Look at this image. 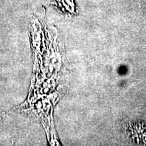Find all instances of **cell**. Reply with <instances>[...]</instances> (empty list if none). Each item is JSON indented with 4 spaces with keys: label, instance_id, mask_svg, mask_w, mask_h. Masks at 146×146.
<instances>
[{
    "label": "cell",
    "instance_id": "1",
    "mask_svg": "<svg viewBox=\"0 0 146 146\" xmlns=\"http://www.w3.org/2000/svg\"><path fill=\"white\" fill-rule=\"evenodd\" d=\"M1 117H0V120H1Z\"/></svg>",
    "mask_w": 146,
    "mask_h": 146
}]
</instances>
